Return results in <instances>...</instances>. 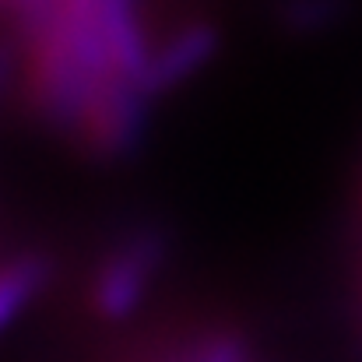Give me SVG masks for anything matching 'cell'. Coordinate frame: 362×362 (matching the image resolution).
Listing matches in <instances>:
<instances>
[{
  "instance_id": "cell-4",
  "label": "cell",
  "mask_w": 362,
  "mask_h": 362,
  "mask_svg": "<svg viewBox=\"0 0 362 362\" xmlns=\"http://www.w3.org/2000/svg\"><path fill=\"white\" fill-rule=\"evenodd\" d=\"M208 46H211V35L201 32V28H194V32H187L183 39H176L173 49H165V53L155 60V74H158V81H173V78H180L183 71H190V67L204 57Z\"/></svg>"
},
{
  "instance_id": "cell-3",
  "label": "cell",
  "mask_w": 362,
  "mask_h": 362,
  "mask_svg": "<svg viewBox=\"0 0 362 362\" xmlns=\"http://www.w3.org/2000/svg\"><path fill=\"white\" fill-rule=\"evenodd\" d=\"M173 362H253L250 345L233 331H211L201 341H194L187 352H180Z\"/></svg>"
},
{
  "instance_id": "cell-1",
  "label": "cell",
  "mask_w": 362,
  "mask_h": 362,
  "mask_svg": "<svg viewBox=\"0 0 362 362\" xmlns=\"http://www.w3.org/2000/svg\"><path fill=\"white\" fill-rule=\"evenodd\" d=\"M158 260H162V243L155 236L120 243L92 278V310L103 320H123L127 313H134L148 292Z\"/></svg>"
},
{
  "instance_id": "cell-2",
  "label": "cell",
  "mask_w": 362,
  "mask_h": 362,
  "mask_svg": "<svg viewBox=\"0 0 362 362\" xmlns=\"http://www.w3.org/2000/svg\"><path fill=\"white\" fill-rule=\"evenodd\" d=\"M49 281V260L42 253H18L7 260L4 267V281H0V317L4 324H11Z\"/></svg>"
}]
</instances>
